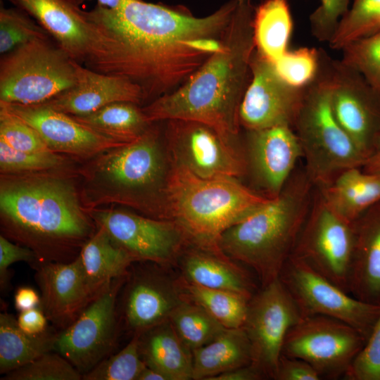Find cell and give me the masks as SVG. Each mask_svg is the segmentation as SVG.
Segmentation results:
<instances>
[{"instance_id":"cell-5","label":"cell","mask_w":380,"mask_h":380,"mask_svg":"<svg viewBox=\"0 0 380 380\" xmlns=\"http://www.w3.org/2000/svg\"><path fill=\"white\" fill-rule=\"evenodd\" d=\"M313 186L305 170L293 174L277 196L222 234L219 248L251 268L262 286L278 279L309 213Z\"/></svg>"},{"instance_id":"cell-16","label":"cell","mask_w":380,"mask_h":380,"mask_svg":"<svg viewBox=\"0 0 380 380\" xmlns=\"http://www.w3.org/2000/svg\"><path fill=\"white\" fill-rule=\"evenodd\" d=\"M334 115L365 159L380 143V93L356 70L334 60Z\"/></svg>"},{"instance_id":"cell-10","label":"cell","mask_w":380,"mask_h":380,"mask_svg":"<svg viewBox=\"0 0 380 380\" xmlns=\"http://www.w3.org/2000/svg\"><path fill=\"white\" fill-rule=\"evenodd\" d=\"M367 339L355 328L323 316L303 317L286 334L281 354L305 360L321 378L345 375Z\"/></svg>"},{"instance_id":"cell-6","label":"cell","mask_w":380,"mask_h":380,"mask_svg":"<svg viewBox=\"0 0 380 380\" xmlns=\"http://www.w3.org/2000/svg\"><path fill=\"white\" fill-rule=\"evenodd\" d=\"M270 199L236 178H202L171 163L165 218L182 229L190 244L220 249L222 234Z\"/></svg>"},{"instance_id":"cell-52","label":"cell","mask_w":380,"mask_h":380,"mask_svg":"<svg viewBox=\"0 0 380 380\" xmlns=\"http://www.w3.org/2000/svg\"><path fill=\"white\" fill-rule=\"evenodd\" d=\"M98 5L109 9L118 8L124 0H97Z\"/></svg>"},{"instance_id":"cell-42","label":"cell","mask_w":380,"mask_h":380,"mask_svg":"<svg viewBox=\"0 0 380 380\" xmlns=\"http://www.w3.org/2000/svg\"><path fill=\"white\" fill-rule=\"evenodd\" d=\"M0 139L11 148L25 152L51 151L30 125L0 106Z\"/></svg>"},{"instance_id":"cell-3","label":"cell","mask_w":380,"mask_h":380,"mask_svg":"<svg viewBox=\"0 0 380 380\" xmlns=\"http://www.w3.org/2000/svg\"><path fill=\"white\" fill-rule=\"evenodd\" d=\"M254 11L251 0H236L220 49L179 87L142 108L150 122L196 121L235 143L241 125L239 108L255 51Z\"/></svg>"},{"instance_id":"cell-37","label":"cell","mask_w":380,"mask_h":380,"mask_svg":"<svg viewBox=\"0 0 380 380\" xmlns=\"http://www.w3.org/2000/svg\"><path fill=\"white\" fill-rule=\"evenodd\" d=\"M139 333L118 353L107 357L82 376V380H137L146 367L139 350Z\"/></svg>"},{"instance_id":"cell-13","label":"cell","mask_w":380,"mask_h":380,"mask_svg":"<svg viewBox=\"0 0 380 380\" xmlns=\"http://www.w3.org/2000/svg\"><path fill=\"white\" fill-rule=\"evenodd\" d=\"M164 141L171 163L198 177L238 179L248 172L246 158L235 143L204 123L167 120Z\"/></svg>"},{"instance_id":"cell-36","label":"cell","mask_w":380,"mask_h":380,"mask_svg":"<svg viewBox=\"0 0 380 380\" xmlns=\"http://www.w3.org/2000/svg\"><path fill=\"white\" fill-rule=\"evenodd\" d=\"M70 159L53 151L25 152L15 150L0 139L1 175L66 170Z\"/></svg>"},{"instance_id":"cell-19","label":"cell","mask_w":380,"mask_h":380,"mask_svg":"<svg viewBox=\"0 0 380 380\" xmlns=\"http://www.w3.org/2000/svg\"><path fill=\"white\" fill-rule=\"evenodd\" d=\"M32 267L40 291L39 308L59 331L71 324L103 291L89 284L80 255L68 262H37Z\"/></svg>"},{"instance_id":"cell-53","label":"cell","mask_w":380,"mask_h":380,"mask_svg":"<svg viewBox=\"0 0 380 380\" xmlns=\"http://www.w3.org/2000/svg\"><path fill=\"white\" fill-rule=\"evenodd\" d=\"M68 1H69L74 5L79 6L80 5L82 4L84 2L89 1V0H68Z\"/></svg>"},{"instance_id":"cell-38","label":"cell","mask_w":380,"mask_h":380,"mask_svg":"<svg viewBox=\"0 0 380 380\" xmlns=\"http://www.w3.org/2000/svg\"><path fill=\"white\" fill-rule=\"evenodd\" d=\"M340 60L356 70L380 93V30L343 47Z\"/></svg>"},{"instance_id":"cell-48","label":"cell","mask_w":380,"mask_h":380,"mask_svg":"<svg viewBox=\"0 0 380 380\" xmlns=\"http://www.w3.org/2000/svg\"><path fill=\"white\" fill-rule=\"evenodd\" d=\"M40 301V295L30 286L18 287L14 294V307L20 312L39 307Z\"/></svg>"},{"instance_id":"cell-15","label":"cell","mask_w":380,"mask_h":380,"mask_svg":"<svg viewBox=\"0 0 380 380\" xmlns=\"http://www.w3.org/2000/svg\"><path fill=\"white\" fill-rule=\"evenodd\" d=\"M303 317L279 278L250 299L243 328L250 341L252 365L274 379L289 330Z\"/></svg>"},{"instance_id":"cell-46","label":"cell","mask_w":380,"mask_h":380,"mask_svg":"<svg viewBox=\"0 0 380 380\" xmlns=\"http://www.w3.org/2000/svg\"><path fill=\"white\" fill-rule=\"evenodd\" d=\"M277 380H319L318 372L307 362L301 359L281 354L276 373Z\"/></svg>"},{"instance_id":"cell-32","label":"cell","mask_w":380,"mask_h":380,"mask_svg":"<svg viewBox=\"0 0 380 380\" xmlns=\"http://www.w3.org/2000/svg\"><path fill=\"white\" fill-rule=\"evenodd\" d=\"M72 117L101 134L122 144L135 141L152 125L142 108L131 102L113 103L93 113Z\"/></svg>"},{"instance_id":"cell-2","label":"cell","mask_w":380,"mask_h":380,"mask_svg":"<svg viewBox=\"0 0 380 380\" xmlns=\"http://www.w3.org/2000/svg\"><path fill=\"white\" fill-rule=\"evenodd\" d=\"M0 210L4 234L39 262L75 260L97 228L66 170L1 175Z\"/></svg>"},{"instance_id":"cell-35","label":"cell","mask_w":380,"mask_h":380,"mask_svg":"<svg viewBox=\"0 0 380 380\" xmlns=\"http://www.w3.org/2000/svg\"><path fill=\"white\" fill-rule=\"evenodd\" d=\"M380 30V0H355L341 19L329 42L332 49L341 50L347 44Z\"/></svg>"},{"instance_id":"cell-23","label":"cell","mask_w":380,"mask_h":380,"mask_svg":"<svg viewBox=\"0 0 380 380\" xmlns=\"http://www.w3.org/2000/svg\"><path fill=\"white\" fill-rule=\"evenodd\" d=\"M37 20L75 61L83 63L90 42L84 11L68 0H8Z\"/></svg>"},{"instance_id":"cell-24","label":"cell","mask_w":380,"mask_h":380,"mask_svg":"<svg viewBox=\"0 0 380 380\" xmlns=\"http://www.w3.org/2000/svg\"><path fill=\"white\" fill-rule=\"evenodd\" d=\"M354 229L349 293L363 301L380 305V202L354 222Z\"/></svg>"},{"instance_id":"cell-11","label":"cell","mask_w":380,"mask_h":380,"mask_svg":"<svg viewBox=\"0 0 380 380\" xmlns=\"http://www.w3.org/2000/svg\"><path fill=\"white\" fill-rule=\"evenodd\" d=\"M354 243V223L333 212L317 192L291 255L349 293Z\"/></svg>"},{"instance_id":"cell-9","label":"cell","mask_w":380,"mask_h":380,"mask_svg":"<svg viewBox=\"0 0 380 380\" xmlns=\"http://www.w3.org/2000/svg\"><path fill=\"white\" fill-rule=\"evenodd\" d=\"M279 278L303 317L323 315L338 319L367 340L379 315L380 305L354 297L293 255L284 264Z\"/></svg>"},{"instance_id":"cell-33","label":"cell","mask_w":380,"mask_h":380,"mask_svg":"<svg viewBox=\"0 0 380 380\" xmlns=\"http://www.w3.org/2000/svg\"><path fill=\"white\" fill-rule=\"evenodd\" d=\"M183 298L206 310L227 329L243 327L246 322L248 298L228 291L200 286L184 279L179 286Z\"/></svg>"},{"instance_id":"cell-34","label":"cell","mask_w":380,"mask_h":380,"mask_svg":"<svg viewBox=\"0 0 380 380\" xmlns=\"http://www.w3.org/2000/svg\"><path fill=\"white\" fill-rule=\"evenodd\" d=\"M169 321L191 351L211 342L227 329L203 308L186 300L172 312Z\"/></svg>"},{"instance_id":"cell-18","label":"cell","mask_w":380,"mask_h":380,"mask_svg":"<svg viewBox=\"0 0 380 380\" xmlns=\"http://www.w3.org/2000/svg\"><path fill=\"white\" fill-rule=\"evenodd\" d=\"M0 106L32 127L49 149L63 155L89 160L107 149L125 144L44 103L0 102Z\"/></svg>"},{"instance_id":"cell-41","label":"cell","mask_w":380,"mask_h":380,"mask_svg":"<svg viewBox=\"0 0 380 380\" xmlns=\"http://www.w3.org/2000/svg\"><path fill=\"white\" fill-rule=\"evenodd\" d=\"M274 63L279 75L286 82L303 88L317 75L319 66V49L303 47L286 51Z\"/></svg>"},{"instance_id":"cell-51","label":"cell","mask_w":380,"mask_h":380,"mask_svg":"<svg viewBox=\"0 0 380 380\" xmlns=\"http://www.w3.org/2000/svg\"><path fill=\"white\" fill-rule=\"evenodd\" d=\"M137 380H167V379L160 372L146 366L140 373Z\"/></svg>"},{"instance_id":"cell-25","label":"cell","mask_w":380,"mask_h":380,"mask_svg":"<svg viewBox=\"0 0 380 380\" xmlns=\"http://www.w3.org/2000/svg\"><path fill=\"white\" fill-rule=\"evenodd\" d=\"M191 246L181 260L185 280L234 292L248 299L255 293L256 286L251 275L220 249Z\"/></svg>"},{"instance_id":"cell-21","label":"cell","mask_w":380,"mask_h":380,"mask_svg":"<svg viewBox=\"0 0 380 380\" xmlns=\"http://www.w3.org/2000/svg\"><path fill=\"white\" fill-rule=\"evenodd\" d=\"M156 270L137 271L125 289L122 317L126 327L134 334H141L169 320L185 300L179 288Z\"/></svg>"},{"instance_id":"cell-1","label":"cell","mask_w":380,"mask_h":380,"mask_svg":"<svg viewBox=\"0 0 380 380\" xmlns=\"http://www.w3.org/2000/svg\"><path fill=\"white\" fill-rule=\"evenodd\" d=\"M236 6L231 0L203 18L141 0L84 13L90 42L83 62L138 85L152 101L183 84L220 47Z\"/></svg>"},{"instance_id":"cell-30","label":"cell","mask_w":380,"mask_h":380,"mask_svg":"<svg viewBox=\"0 0 380 380\" xmlns=\"http://www.w3.org/2000/svg\"><path fill=\"white\" fill-rule=\"evenodd\" d=\"M56 334L49 329L38 334H27L20 329L13 315L1 313L0 374L4 375L54 351Z\"/></svg>"},{"instance_id":"cell-7","label":"cell","mask_w":380,"mask_h":380,"mask_svg":"<svg viewBox=\"0 0 380 380\" xmlns=\"http://www.w3.org/2000/svg\"><path fill=\"white\" fill-rule=\"evenodd\" d=\"M333 63L334 59L319 49L318 72L305 87L293 125L305 159V171L317 186L328 184L348 169L362 167L366 160L334 115Z\"/></svg>"},{"instance_id":"cell-26","label":"cell","mask_w":380,"mask_h":380,"mask_svg":"<svg viewBox=\"0 0 380 380\" xmlns=\"http://www.w3.org/2000/svg\"><path fill=\"white\" fill-rule=\"evenodd\" d=\"M317 187L325 204L351 224L380 202V174L365 172L362 167L348 169Z\"/></svg>"},{"instance_id":"cell-20","label":"cell","mask_w":380,"mask_h":380,"mask_svg":"<svg viewBox=\"0 0 380 380\" xmlns=\"http://www.w3.org/2000/svg\"><path fill=\"white\" fill-rule=\"evenodd\" d=\"M247 161L256 185L270 198L277 196L302 156L293 127L284 124L248 130Z\"/></svg>"},{"instance_id":"cell-31","label":"cell","mask_w":380,"mask_h":380,"mask_svg":"<svg viewBox=\"0 0 380 380\" xmlns=\"http://www.w3.org/2000/svg\"><path fill=\"white\" fill-rule=\"evenodd\" d=\"M255 51L275 62L287 50L293 20L287 0H265L255 8L253 20Z\"/></svg>"},{"instance_id":"cell-17","label":"cell","mask_w":380,"mask_h":380,"mask_svg":"<svg viewBox=\"0 0 380 380\" xmlns=\"http://www.w3.org/2000/svg\"><path fill=\"white\" fill-rule=\"evenodd\" d=\"M251 72V77L239 108L240 125L247 130L284 124L293 127L305 87L286 82L278 73L274 63L256 51Z\"/></svg>"},{"instance_id":"cell-47","label":"cell","mask_w":380,"mask_h":380,"mask_svg":"<svg viewBox=\"0 0 380 380\" xmlns=\"http://www.w3.org/2000/svg\"><path fill=\"white\" fill-rule=\"evenodd\" d=\"M48 322L39 307L20 312L17 318L20 329L30 334H38L46 331Z\"/></svg>"},{"instance_id":"cell-28","label":"cell","mask_w":380,"mask_h":380,"mask_svg":"<svg viewBox=\"0 0 380 380\" xmlns=\"http://www.w3.org/2000/svg\"><path fill=\"white\" fill-rule=\"evenodd\" d=\"M192 355L195 380H210L253 362L251 345L243 327L225 329L211 342L194 350Z\"/></svg>"},{"instance_id":"cell-40","label":"cell","mask_w":380,"mask_h":380,"mask_svg":"<svg viewBox=\"0 0 380 380\" xmlns=\"http://www.w3.org/2000/svg\"><path fill=\"white\" fill-rule=\"evenodd\" d=\"M82 380V374L63 355L47 352L3 375L1 380Z\"/></svg>"},{"instance_id":"cell-43","label":"cell","mask_w":380,"mask_h":380,"mask_svg":"<svg viewBox=\"0 0 380 380\" xmlns=\"http://www.w3.org/2000/svg\"><path fill=\"white\" fill-rule=\"evenodd\" d=\"M343 377L347 380H380V313L364 347Z\"/></svg>"},{"instance_id":"cell-8","label":"cell","mask_w":380,"mask_h":380,"mask_svg":"<svg viewBox=\"0 0 380 380\" xmlns=\"http://www.w3.org/2000/svg\"><path fill=\"white\" fill-rule=\"evenodd\" d=\"M77 63L49 37L19 46L1 59L0 102L34 105L48 101L75 85Z\"/></svg>"},{"instance_id":"cell-44","label":"cell","mask_w":380,"mask_h":380,"mask_svg":"<svg viewBox=\"0 0 380 380\" xmlns=\"http://www.w3.org/2000/svg\"><path fill=\"white\" fill-rule=\"evenodd\" d=\"M350 0H320L319 6L310 15L313 36L329 43L341 19L348 11Z\"/></svg>"},{"instance_id":"cell-49","label":"cell","mask_w":380,"mask_h":380,"mask_svg":"<svg viewBox=\"0 0 380 380\" xmlns=\"http://www.w3.org/2000/svg\"><path fill=\"white\" fill-rule=\"evenodd\" d=\"M265 377L262 371L251 364L220 374L210 380H259Z\"/></svg>"},{"instance_id":"cell-29","label":"cell","mask_w":380,"mask_h":380,"mask_svg":"<svg viewBox=\"0 0 380 380\" xmlns=\"http://www.w3.org/2000/svg\"><path fill=\"white\" fill-rule=\"evenodd\" d=\"M96 227L79 255L89 284L100 292L113 280L128 275V268L135 261L103 228Z\"/></svg>"},{"instance_id":"cell-12","label":"cell","mask_w":380,"mask_h":380,"mask_svg":"<svg viewBox=\"0 0 380 380\" xmlns=\"http://www.w3.org/2000/svg\"><path fill=\"white\" fill-rule=\"evenodd\" d=\"M127 277L113 280L71 324L56 334L54 351L82 376L108 357L115 346L120 324L117 300Z\"/></svg>"},{"instance_id":"cell-45","label":"cell","mask_w":380,"mask_h":380,"mask_svg":"<svg viewBox=\"0 0 380 380\" xmlns=\"http://www.w3.org/2000/svg\"><path fill=\"white\" fill-rule=\"evenodd\" d=\"M27 262L33 265L37 262L33 251L11 242L4 235L0 236V286L1 291L8 285V267L17 262Z\"/></svg>"},{"instance_id":"cell-4","label":"cell","mask_w":380,"mask_h":380,"mask_svg":"<svg viewBox=\"0 0 380 380\" xmlns=\"http://www.w3.org/2000/svg\"><path fill=\"white\" fill-rule=\"evenodd\" d=\"M170 169L165 141L151 125L135 141L107 149L80 168L82 205L89 210L117 204L166 220Z\"/></svg>"},{"instance_id":"cell-14","label":"cell","mask_w":380,"mask_h":380,"mask_svg":"<svg viewBox=\"0 0 380 380\" xmlns=\"http://www.w3.org/2000/svg\"><path fill=\"white\" fill-rule=\"evenodd\" d=\"M86 212L134 261L167 265L190 244L184 232L173 220L119 208H98Z\"/></svg>"},{"instance_id":"cell-50","label":"cell","mask_w":380,"mask_h":380,"mask_svg":"<svg viewBox=\"0 0 380 380\" xmlns=\"http://www.w3.org/2000/svg\"><path fill=\"white\" fill-rule=\"evenodd\" d=\"M362 169L369 173L380 174V143L367 158Z\"/></svg>"},{"instance_id":"cell-22","label":"cell","mask_w":380,"mask_h":380,"mask_svg":"<svg viewBox=\"0 0 380 380\" xmlns=\"http://www.w3.org/2000/svg\"><path fill=\"white\" fill-rule=\"evenodd\" d=\"M76 83L44 104L70 115L93 113L115 102L141 104L145 101L141 89L124 77L91 70L80 63L76 65Z\"/></svg>"},{"instance_id":"cell-27","label":"cell","mask_w":380,"mask_h":380,"mask_svg":"<svg viewBox=\"0 0 380 380\" xmlns=\"http://www.w3.org/2000/svg\"><path fill=\"white\" fill-rule=\"evenodd\" d=\"M139 350L146 365L167 380H189L193 377V355L169 320L140 334Z\"/></svg>"},{"instance_id":"cell-39","label":"cell","mask_w":380,"mask_h":380,"mask_svg":"<svg viewBox=\"0 0 380 380\" xmlns=\"http://www.w3.org/2000/svg\"><path fill=\"white\" fill-rule=\"evenodd\" d=\"M48 33L20 8L0 10V53L5 55L33 40L46 38Z\"/></svg>"}]
</instances>
